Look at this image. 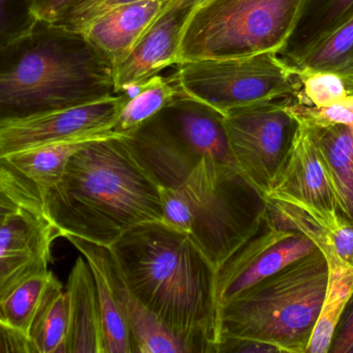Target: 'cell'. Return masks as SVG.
<instances>
[{"instance_id": "1", "label": "cell", "mask_w": 353, "mask_h": 353, "mask_svg": "<svg viewBox=\"0 0 353 353\" xmlns=\"http://www.w3.org/2000/svg\"><path fill=\"white\" fill-rule=\"evenodd\" d=\"M128 288L188 353L217 352V271L163 222L141 224L110 247Z\"/></svg>"}, {"instance_id": "2", "label": "cell", "mask_w": 353, "mask_h": 353, "mask_svg": "<svg viewBox=\"0 0 353 353\" xmlns=\"http://www.w3.org/2000/svg\"><path fill=\"white\" fill-rule=\"evenodd\" d=\"M41 213L59 236L111 247L141 224L163 222L161 187L121 137L91 141L68 162Z\"/></svg>"}, {"instance_id": "3", "label": "cell", "mask_w": 353, "mask_h": 353, "mask_svg": "<svg viewBox=\"0 0 353 353\" xmlns=\"http://www.w3.org/2000/svg\"><path fill=\"white\" fill-rule=\"evenodd\" d=\"M115 95L114 66L82 33L39 21L0 49V124Z\"/></svg>"}, {"instance_id": "4", "label": "cell", "mask_w": 353, "mask_h": 353, "mask_svg": "<svg viewBox=\"0 0 353 353\" xmlns=\"http://www.w3.org/2000/svg\"><path fill=\"white\" fill-rule=\"evenodd\" d=\"M163 223L186 234L216 271L261 230L267 198L238 168L205 158L185 182L161 188Z\"/></svg>"}, {"instance_id": "5", "label": "cell", "mask_w": 353, "mask_h": 353, "mask_svg": "<svg viewBox=\"0 0 353 353\" xmlns=\"http://www.w3.org/2000/svg\"><path fill=\"white\" fill-rule=\"evenodd\" d=\"M319 248L239 294L219 308V343L242 339L277 352L306 353L327 290Z\"/></svg>"}, {"instance_id": "6", "label": "cell", "mask_w": 353, "mask_h": 353, "mask_svg": "<svg viewBox=\"0 0 353 353\" xmlns=\"http://www.w3.org/2000/svg\"><path fill=\"white\" fill-rule=\"evenodd\" d=\"M121 139L161 188L182 184L205 158L236 168L223 115L180 90L165 109Z\"/></svg>"}, {"instance_id": "7", "label": "cell", "mask_w": 353, "mask_h": 353, "mask_svg": "<svg viewBox=\"0 0 353 353\" xmlns=\"http://www.w3.org/2000/svg\"><path fill=\"white\" fill-rule=\"evenodd\" d=\"M305 0H207L195 6L181 37L176 64L280 54Z\"/></svg>"}, {"instance_id": "8", "label": "cell", "mask_w": 353, "mask_h": 353, "mask_svg": "<svg viewBox=\"0 0 353 353\" xmlns=\"http://www.w3.org/2000/svg\"><path fill=\"white\" fill-rule=\"evenodd\" d=\"M174 76L179 90L222 115L238 108L294 97L296 70L274 52L244 57L181 62Z\"/></svg>"}, {"instance_id": "9", "label": "cell", "mask_w": 353, "mask_h": 353, "mask_svg": "<svg viewBox=\"0 0 353 353\" xmlns=\"http://www.w3.org/2000/svg\"><path fill=\"white\" fill-rule=\"evenodd\" d=\"M223 124L236 168L267 198L300 126L290 97L232 110Z\"/></svg>"}, {"instance_id": "10", "label": "cell", "mask_w": 353, "mask_h": 353, "mask_svg": "<svg viewBox=\"0 0 353 353\" xmlns=\"http://www.w3.org/2000/svg\"><path fill=\"white\" fill-rule=\"evenodd\" d=\"M124 99L119 93L25 120L1 122L0 157L60 141L120 137L112 128Z\"/></svg>"}, {"instance_id": "11", "label": "cell", "mask_w": 353, "mask_h": 353, "mask_svg": "<svg viewBox=\"0 0 353 353\" xmlns=\"http://www.w3.org/2000/svg\"><path fill=\"white\" fill-rule=\"evenodd\" d=\"M315 249L308 236L280 227L265 216L261 230L218 269L219 306Z\"/></svg>"}, {"instance_id": "12", "label": "cell", "mask_w": 353, "mask_h": 353, "mask_svg": "<svg viewBox=\"0 0 353 353\" xmlns=\"http://www.w3.org/2000/svg\"><path fill=\"white\" fill-rule=\"evenodd\" d=\"M59 232L37 211L21 207L0 222V302L35 276L49 271Z\"/></svg>"}, {"instance_id": "13", "label": "cell", "mask_w": 353, "mask_h": 353, "mask_svg": "<svg viewBox=\"0 0 353 353\" xmlns=\"http://www.w3.org/2000/svg\"><path fill=\"white\" fill-rule=\"evenodd\" d=\"M89 142L60 141L0 157V184L20 207L41 213L46 195L63 175L72 155Z\"/></svg>"}, {"instance_id": "14", "label": "cell", "mask_w": 353, "mask_h": 353, "mask_svg": "<svg viewBox=\"0 0 353 353\" xmlns=\"http://www.w3.org/2000/svg\"><path fill=\"white\" fill-rule=\"evenodd\" d=\"M196 0H172L137 41L128 57L115 68L116 95L130 85L141 84L176 64L183 29Z\"/></svg>"}, {"instance_id": "15", "label": "cell", "mask_w": 353, "mask_h": 353, "mask_svg": "<svg viewBox=\"0 0 353 353\" xmlns=\"http://www.w3.org/2000/svg\"><path fill=\"white\" fill-rule=\"evenodd\" d=\"M91 267L105 278L136 344L137 353H188L173 336L165 332L132 294L109 247L94 244L77 236H66Z\"/></svg>"}, {"instance_id": "16", "label": "cell", "mask_w": 353, "mask_h": 353, "mask_svg": "<svg viewBox=\"0 0 353 353\" xmlns=\"http://www.w3.org/2000/svg\"><path fill=\"white\" fill-rule=\"evenodd\" d=\"M267 199L338 213L335 195L308 128L300 124L288 160Z\"/></svg>"}, {"instance_id": "17", "label": "cell", "mask_w": 353, "mask_h": 353, "mask_svg": "<svg viewBox=\"0 0 353 353\" xmlns=\"http://www.w3.org/2000/svg\"><path fill=\"white\" fill-rule=\"evenodd\" d=\"M167 4L159 0L120 4L91 21L80 33L111 62L115 72Z\"/></svg>"}, {"instance_id": "18", "label": "cell", "mask_w": 353, "mask_h": 353, "mask_svg": "<svg viewBox=\"0 0 353 353\" xmlns=\"http://www.w3.org/2000/svg\"><path fill=\"white\" fill-rule=\"evenodd\" d=\"M70 309L66 353H105L97 283L84 257H79L65 288Z\"/></svg>"}, {"instance_id": "19", "label": "cell", "mask_w": 353, "mask_h": 353, "mask_svg": "<svg viewBox=\"0 0 353 353\" xmlns=\"http://www.w3.org/2000/svg\"><path fill=\"white\" fill-rule=\"evenodd\" d=\"M352 18L353 0H305L280 57L292 68Z\"/></svg>"}, {"instance_id": "20", "label": "cell", "mask_w": 353, "mask_h": 353, "mask_svg": "<svg viewBox=\"0 0 353 353\" xmlns=\"http://www.w3.org/2000/svg\"><path fill=\"white\" fill-rule=\"evenodd\" d=\"M305 126L321 153L338 213L353 222V128L344 124Z\"/></svg>"}, {"instance_id": "21", "label": "cell", "mask_w": 353, "mask_h": 353, "mask_svg": "<svg viewBox=\"0 0 353 353\" xmlns=\"http://www.w3.org/2000/svg\"><path fill=\"white\" fill-rule=\"evenodd\" d=\"M329 269L327 290L306 353H329L336 327L353 294V267L338 256L331 245L323 247Z\"/></svg>"}, {"instance_id": "22", "label": "cell", "mask_w": 353, "mask_h": 353, "mask_svg": "<svg viewBox=\"0 0 353 353\" xmlns=\"http://www.w3.org/2000/svg\"><path fill=\"white\" fill-rule=\"evenodd\" d=\"M178 93L173 81L159 75L141 84L125 87L119 93L125 99L112 131L120 137L134 132L171 104Z\"/></svg>"}, {"instance_id": "23", "label": "cell", "mask_w": 353, "mask_h": 353, "mask_svg": "<svg viewBox=\"0 0 353 353\" xmlns=\"http://www.w3.org/2000/svg\"><path fill=\"white\" fill-rule=\"evenodd\" d=\"M70 309L61 282L54 280L29 334L33 353H66Z\"/></svg>"}, {"instance_id": "24", "label": "cell", "mask_w": 353, "mask_h": 353, "mask_svg": "<svg viewBox=\"0 0 353 353\" xmlns=\"http://www.w3.org/2000/svg\"><path fill=\"white\" fill-rule=\"evenodd\" d=\"M56 276L51 271L35 276L0 302V321L29 340L35 316Z\"/></svg>"}, {"instance_id": "25", "label": "cell", "mask_w": 353, "mask_h": 353, "mask_svg": "<svg viewBox=\"0 0 353 353\" xmlns=\"http://www.w3.org/2000/svg\"><path fill=\"white\" fill-rule=\"evenodd\" d=\"M292 68L296 72L332 70L353 79V18L321 41Z\"/></svg>"}, {"instance_id": "26", "label": "cell", "mask_w": 353, "mask_h": 353, "mask_svg": "<svg viewBox=\"0 0 353 353\" xmlns=\"http://www.w3.org/2000/svg\"><path fill=\"white\" fill-rule=\"evenodd\" d=\"M299 87L292 101L308 107H325L353 95V79L332 70L296 72Z\"/></svg>"}, {"instance_id": "27", "label": "cell", "mask_w": 353, "mask_h": 353, "mask_svg": "<svg viewBox=\"0 0 353 353\" xmlns=\"http://www.w3.org/2000/svg\"><path fill=\"white\" fill-rule=\"evenodd\" d=\"M34 0H0V49L30 32L37 24Z\"/></svg>"}, {"instance_id": "28", "label": "cell", "mask_w": 353, "mask_h": 353, "mask_svg": "<svg viewBox=\"0 0 353 353\" xmlns=\"http://www.w3.org/2000/svg\"><path fill=\"white\" fill-rule=\"evenodd\" d=\"M292 101V111L299 122L308 126H329L335 124L353 128V95L325 107H308Z\"/></svg>"}, {"instance_id": "29", "label": "cell", "mask_w": 353, "mask_h": 353, "mask_svg": "<svg viewBox=\"0 0 353 353\" xmlns=\"http://www.w3.org/2000/svg\"><path fill=\"white\" fill-rule=\"evenodd\" d=\"M139 0H74L55 24L76 32H81L91 21L108 10L128 2ZM169 3L172 0H159Z\"/></svg>"}, {"instance_id": "30", "label": "cell", "mask_w": 353, "mask_h": 353, "mask_svg": "<svg viewBox=\"0 0 353 353\" xmlns=\"http://www.w3.org/2000/svg\"><path fill=\"white\" fill-rule=\"evenodd\" d=\"M323 226L338 256L353 267V222L336 213L327 219L317 220Z\"/></svg>"}, {"instance_id": "31", "label": "cell", "mask_w": 353, "mask_h": 353, "mask_svg": "<svg viewBox=\"0 0 353 353\" xmlns=\"http://www.w3.org/2000/svg\"><path fill=\"white\" fill-rule=\"evenodd\" d=\"M329 353H353V294L336 327Z\"/></svg>"}, {"instance_id": "32", "label": "cell", "mask_w": 353, "mask_h": 353, "mask_svg": "<svg viewBox=\"0 0 353 353\" xmlns=\"http://www.w3.org/2000/svg\"><path fill=\"white\" fill-rule=\"evenodd\" d=\"M74 0H34L33 10L37 20L55 23L74 3Z\"/></svg>"}, {"instance_id": "33", "label": "cell", "mask_w": 353, "mask_h": 353, "mask_svg": "<svg viewBox=\"0 0 353 353\" xmlns=\"http://www.w3.org/2000/svg\"><path fill=\"white\" fill-rule=\"evenodd\" d=\"M20 207V205L0 184V222L3 221L12 213H16Z\"/></svg>"}, {"instance_id": "34", "label": "cell", "mask_w": 353, "mask_h": 353, "mask_svg": "<svg viewBox=\"0 0 353 353\" xmlns=\"http://www.w3.org/2000/svg\"><path fill=\"white\" fill-rule=\"evenodd\" d=\"M6 327H8L0 321V340H1L2 335H3L4 332H6Z\"/></svg>"}, {"instance_id": "35", "label": "cell", "mask_w": 353, "mask_h": 353, "mask_svg": "<svg viewBox=\"0 0 353 353\" xmlns=\"http://www.w3.org/2000/svg\"><path fill=\"white\" fill-rule=\"evenodd\" d=\"M207 1V0H196V6H199V4L203 3V2Z\"/></svg>"}]
</instances>
